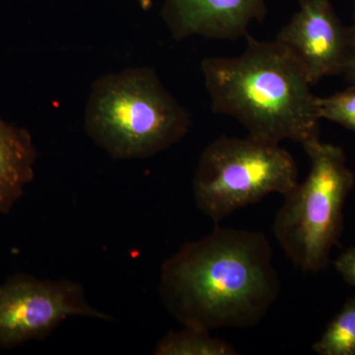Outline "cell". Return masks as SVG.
<instances>
[{"mask_svg": "<svg viewBox=\"0 0 355 355\" xmlns=\"http://www.w3.org/2000/svg\"><path fill=\"white\" fill-rule=\"evenodd\" d=\"M280 289L266 235L219 226L167 259L158 286L163 305L178 323L209 331L257 326Z\"/></svg>", "mask_w": 355, "mask_h": 355, "instance_id": "6da1fadb", "label": "cell"}, {"mask_svg": "<svg viewBox=\"0 0 355 355\" xmlns=\"http://www.w3.org/2000/svg\"><path fill=\"white\" fill-rule=\"evenodd\" d=\"M246 40L241 55L200 64L212 112L232 116L263 141L304 146L320 139L318 96L302 64L277 40Z\"/></svg>", "mask_w": 355, "mask_h": 355, "instance_id": "7a4b0ae2", "label": "cell"}, {"mask_svg": "<svg viewBox=\"0 0 355 355\" xmlns=\"http://www.w3.org/2000/svg\"><path fill=\"white\" fill-rule=\"evenodd\" d=\"M85 130L118 160L150 157L179 144L191 114L150 67H130L96 79L84 113Z\"/></svg>", "mask_w": 355, "mask_h": 355, "instance_id": "3957f363", "label": "cell"}, {"mask_svg": "<svg viewBox=\"0 0 355 355\" xmlns=\"http://www.w3.org/2000/svg\"><path fill=\"white\" fill-rule=\"evenodd\" d=\"M309 174L284 197L272 232L282 251L305 272L317 273L330 263L343 232V207L355 184L342 147L320 139L302 146Z\"/></svg>", "mask_w": 355, "mask_h": 355, "instance_id": "277c9868", "label": "cell"}, {"mask_svg": "<svg viewBox=\"0 0 355 355\" xmlns=\"http://www.w3.org/2000/svg\"><path fill=\"white\" fill-rule=\"evenodd\" d=\"M297 184L295 160L279 144L223 135L202 151L193 191L200 211L219 223L272 193L286 196Z\"/></svg>", "mask_w": 355, "mask_h": 355, "instance_id": "5b68a950", "label": "cell"}, {"mask_svg": "<svg viewBox=\"0 0 355 355\" xmlns=\"http://www.w3.org/2000/svg\"><path fill=\"white\" fill-rule=\"evenodd\" d=\"M73 316L113 321L89 304L79 282L37 279L26 273L11 275L0 284V349L44 340Z\"/></svg>", "mask_w": 355, "mask_h": 355, "instance_id": "8992f818", "label": "cell"}, {"mask_svg": "<svg viewBox=\"0 0 355 355\" xmlns=\"http://www.w3.org/2000/svg\"><path fill=\"white\" fill-rule=\"evenodd\" d=\"M352 27H345L330 0H300L297 12L275 40L302 64L311 83L343 74L352 50Z\"/></svg>", "mask_w": 355, "mask_h": 355, "instance_id": "52a82bcc", "label": "cell"}, {"mask_svg": "<svg viewBox=\"0 0 355 355\" xmlns=\"http://www.w3.org/2000/svg\"><path fill=\"white\" fill-rule=\"evenodd\" d=\"M266 12V0H165L161 16L174 39L234 41L246 38Z\"/></svg>", "mask_w": 355, "mask_h": 355, "instance_id": "ba28073f", "label": "cell"}, {"mask_svg": "<svg viewBox=\"0 0 355 355\" xmlns=\"http://www.w3.org/2000/svg\"><path fill=\"white\" fill-rule=\"evenodd\" d=\"M37 157L30 132L0 119V214H10L32 183Z\"/></svg>", "mask_w": 355, "mask_h": 355, "instance_id": "9c48e42d", "label": "cell"}, {"mask_svg": "<svg viewBox=\"0 0 355 355\" xmlns=\"http://www.w3.org/2000/svg\"><path fill=\"white\" fill-rule=\"evenodd\" d=\"M156 355H236L231 343L214 338L209 331L184 327L166 334L153 350Z\"/></svg>", "mask_w": 355, "mask_h": 355, "instance_id": "30bf717a", "label": "cell"}, {"mask_svg": "<svg viewBox=\"0 0 355 355\" xmlns=\"http://www.w3.org/2000/svg\"><path fill=\"white\" fill-rule=\"evenodd\" d=\"M313 349L320 355H355V293L331 320Z\"/></svg>", "mask_w": 355, "mask_h": 355, "instance_id": "8fae6325", "label": "cell"}, {"mask_svg": "<svg viewBox=\"0 0 355 355\" xmlns=\"http://www.w3.org/2000/svg\"><path fill=\"white\" fill-rule=\"evenodd\" d=\"M320 120L334 121L355 132V84L329 97L317 98Z\"/></svg>", "mask_w": 355, "mask_h": 355, "instance_id": "7c38bea8", "label": "cell"}, {"mask_svg": "<svg viewBox=\"0 0 355 355\" xmlns=\"http://www.w3.org/2000/svg\"><path fill=\"white\" fill-rule=\"evenodd\" d=\"M334 265L343 279L349 286L355 287V247L343 252Z\"/></svg>", "mask_w": 355, "mask_h": 355, "instance_id": "4fadbf2b", "label": "cell"}, {"mask_svg": "<svg viewBox=\"0 0 355 355\" xmlns=\"http://www.w3.org/2000/svg\"><path fill=\"white\" fill-rule=\"evenodd\" d=\"M352 29H354V36H352V50L343 74L350 84H355V29L354 27Z\"/></svg>", "mask_w": 355, "mask_h": 355, "instance_id": "5bb4252c", "label": "cell"}, {"mask_svg": "<svg viewBox=\"0 0 355 355\" xmlns=\"http://www.w3.org/2000/svg\"><path fill=\"white\" fill-rule=\"evenodd\" d=\"M137 1L144 10H149L153 7V0H137Z\"/></svg>", "mask_w": 355, "mask_h": 355, "instance_id": "9a60e30c", "label": "cell"}, {"mask_svg": "<svg viewBox=\"0 0 355 355\" xmlns=\"http://www.w3.org/2000/svg\"><path fill=\"white\" fill-rule=\"evenodd\" d=\"M352 27L355 29V3H354V26Z\"/></svg>", "mask_w": 355, "mask_h": 355, "instance_id": "2e32d148", "label": "cell"}]
</instances>
